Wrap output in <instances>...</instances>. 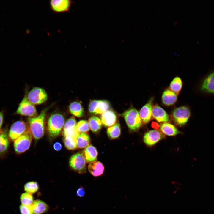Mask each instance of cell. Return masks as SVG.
<instances>
[{
	"instance_id": "cell-27",
	"label": "cell",
	"mask_w": 214,
	"mask_h": 214,
	"mask_svg": "<svg viewBox=\"0 0 214 214\" xmlns=\"http://www.w3.org/2000/svg\"><path fill=\"white\" fill-rule=\"evenodd\" d=\"M107 134L108 137L111 139L118 138L121 134L119 124L117 122L109 127L107 130Z\"/></svg>"
},
{
	"instance_id": "cell-13",
	"label": "cell",
	"mask_w": 214,
	"mask_h": 214,
	"mask_svg": "<svg viewBox=\"0 0 214 214\" xmlns=\"http://www.w3.org/2000/svg\"><path fill=\"white\" fill-rule=\"evenodd\" d=\"M164 137L159 130H153L147 132L143 137V141L147 145L151 146L155 144Z\"/></svg>"
},
{
	"instance_id": "cell-12",
	"label": "cell",
	"mask_w": 214,
	"mask_h": 214,
	"mask_svg": "<svg viewBox=\"0 0 214 214\" xmlns=\"http://www.w3.org/2000/svg\"><path fill=\"white\" fill-rule=\"evenodd\" d=\"M76 121L73 117H71L65 123L63 131V136H70L77 139L79 133L76 128Z\"/></svg>"
},
{
	"instance_id": "cell-5",
	"label": "cell",
	"mask_w": 214,
	"mask_h": 214,
	"mask_svg": "<svg viewBox=\"0 0 214 214\" xmlns=\"http://www.w3.org/2000/svg\"><path fill=\"white\" fill-rule=\"evenodd\" d=\"M86 163L83 153L79 152L72 155L69 161L71 168L79 174H84L86 172Z\"/></svg>"
},
{
	"instance_id": "cell-29",
	"label": "cell",
	"mask_w": 214,
	"mask_h": 214,
	"mask_svg": "<svg viewBox=\"0 0 214 214\" xmlns=\"http://www.w3.org/2000/svg\"><path fill=\"white\" fill-rule=\"evenodd\" d=\"M182 82L179 77L175 78L171 81L169 86V88L176 95H178L181 89Z\"/></svg>"
},
{
	"instance_id": "cell-23",
	"label": "cell",
	"mask_w": 214,
	"mask_h": 214,
	"mask_svg": "<svg viewBox=\"0 0 214 214\" xmlns=\"http://www.w3.org/2000/svg\"><path fill=\"white\" fill-rule=\"evenodd\" d=\"M160 128L163 133L168 136H174L180 133L174 125L167 122L161 124Z\"/></svg>"
},
{
	"instance_id": "cell-11",
	"label": "cell",
	"mask_w": 214,
	"mask_h": 214,
	"mask_svg": "<svg viewBox=\"0 0 214 214\" xmlns=\"http://www.w3.org/2000/svg\"><path fill=\"white\" fill-rule=\"evenodd\" d=\"M108 102L105 100H93L89 105L90 112L95 114H102L108 110L110 107Z\"/></svg>"
},
{
	"instance_id": "cell-18",
	"label": "cell",
	"mask_w": 214,
	"mask_h": 214,
	"mask_svg": "<svg viewBox=\"0 0 214 214\" xmlns=\"http://www.w3.org/2000/svg\"><path fill=\"white\" fill-rule=\"evenodd\" d=\"M88 170L92 176L97 177L103 174L104 168L103 165L101 162L95 161L89 163L88 166Z\"/></svg>"
},
{
	"instance_id": "cell-14",
	"label": "cell",
	"mask_w": 214,
	"mask_h": 214,
	"mask_svg": "<svg viewBox=\"0 0 214 214\" xmlns=\"http://www.w3.org/2000/svg\"><path fill=\"white\" fill-rule=\"evenodd\" d=\"M153 100V98H150L147 103L142 107L139 112L140 117L144 123H148L151 119L152 115V103Z\"/></svg>"
},
{
	"instance_id": "cell-15",
	"label": "cell",
	"mask_w": 214,
	"mask_h": 214,
	"mask_svg": "<svg viewBox=\"0 0 214 214\" xmlns=\"http://www.w3.org/2000/svg\"><path fill=\"white\" fill-rule=\"evenodd\" d=\"M200 89L204 92L214 94V72L210 73L203 80Z\"/></svg>"
},
{
	"instance_id": "cell-19",
	"label": "cell",
	"mask_w": 214,
	"mask_h": 214,
	"mask_svg": "<svg viewBox=\"0 0 214 214\" xmlns=\"http://www.w3.org/2000/svg\"><path fill=\"white\" fill-rule=\"evenodd\" d=\"M82 153L87 163H91L97 160L98 152L96 148L92 145L87 147Z\"/></svg>"
},
{
	"instance_id": "cell-2",
	"label": "cell",
	"mask_w": 214,
	"mask_h": 214,
	"mask_svg": "<svg viewBox=\"0 0 214 214\" xmlns=\"http://www.w3.org/2000/svg\"><path fill=\"white\" fill-rule=\"evenodd\" d=\"M64 124L63 116L59 114L51 115L48 122V129L50 136L54 138L60 133Z\"/></svg>"
},
{
	"instance_id": "cell-4",
	"label": "cell",
	"mask_w": 214,
	"mask_h": 214,
	"mask_svg": "<svg viewBox=\"0 0 214 214\" xmlns=\"http://www.w3.org/2000/svg\"><path fill=\"white\" fill-rule=\"evenodd\" d=\"M32 138V135L29 128L25 133L14 141V147L15 152L20 154L28 150Z\"/></svg>"
},
{
	"instance_id": "cell-22",
	"label": "cell",
	"mask_w": 214,
	"mask_h": 214,
	"mask_svg": "<svg viewBox=\"0 0 214 214\" xmlns=\"http://www.w3.org/2000/svg\"><path fill=\"white\" fill-rule=\"evenodd\" d=\"M177 100V95L171 90L166 89L162 94V101L166 105L170 106L174 104Z\"/></svg>"
},
{
	"instance_id": "cell-28",
	"label": "cell",
	"mask_w": 214,
	"mask_h": 214,
	"mask_svg": "<svg viewBox=\"0 0 214 214\" xmlns=\"http://www.w3.org/2000/svg\"><path fill=\"white\" fill-rule=\"evenodd\" d=\"M63 142L65 147L68 150L77 148L76 138L70 136H64Z\"/></svg>"
},
{
	"instance_id": "cell-33",
	"label": "cell",
	"mask_w": 214,
	"mask_h": 214,
	"mask_svg": "<svg viewBox=\"0 0 214 214\" xmlns=\"http://www.w3.org/2000/svg\"><path fill=\"white\" fill-rule=\"evenodd\" d=\"M21 214H33L32 209L31 205H21L19 207Z\"/></svg>"
},
{
	"instance_id": "cell-30",
	"label": "cell",
	"mask_w": 214,
	"mask_h": 214,
	"mask_svg": "<svg viewBox=\"0 0 214 214\" xmlns=\"http://www.w3.org/2000/svg\"><path fill=\"white\" fill-rule=\"evenodd\" d=\"M24 187L26 192L30 194L36 193L39 188L38 183L35 181H30L27 182L24 185Z\"/></svg>"
},
{
	"instance_id": "cell-10",
	"label": "cell",
	"mask_w": 214,
	"mask_h": 214,
	"mask_svg": "<svg viewBox=\"0 0 214 214\" xmlns=\"http://www.w3.org/2000/svg\"><path fill=\"white\" fill-rule=\"evenodd\" d=\"M72 1L69 0H52L50 1L51 9L56 13H62L69 11Z\"/></svg>"
},
{
	"instance_id": "cell-25",
	"label": "cell",
	"mask_w": 214,
	"mask_h": 214,
	"mask_svg": "<svg viewBox=\"0 0 214 214\" xmlns=\"http://www.w3.org/2000/svg\"><path fill=\"white\" fill-rule=\"evenodd\" d=\"M69 108L70 112L74 116L78 117L83 116L84 112V109L79 102H72L70 104Z\"/></svg>"
},
{
	"instance_id": "cell-26",
	"label": "cell",
	"mask_w": 214,
	"mask_h": 214,
	"mask_svg": "<svg viewBox=\"0 0 214 214\" xmlns=\"http://www.w3.org/2000/svg\"><path fill=\"white\" fill-rule=\"evenodd\" d=\"M88 123L91 130L93 133H97L101 129L102 123L100 119L95 116L90 117L88 120Z\"/></svg>"
},
{
	"instance_id": "cell-24",
	"label": "cell",
	"mask_w": 214,
	"mask_h": 214,
	"mask_svg": "<svg viewBox=\"0 0 214 214\" xmlns=\"http://www.w3.org/2000/svg\"><path fill=\"white\" fill-rule=\"evenodd\" d=\"M90 141V137L87 133L79 134L76 139L77 148L79 149L86 148L89 145Z\"/></svg>"
},
{
	"instance_id": "cell-3",
	"label": "cell",
	"mask_w": 214,
	"mask_h": 214,
	"mask_svg": "<svg viewBox=\"0 0 214 214\" xmlns=\"http://www.w3.org/2000/svg\"><path fill=\"white\" fill-rule=\"evenodd\" d=\"M123 116L129 128L133 131L138 130L142 125L139 112L135 108H131L125 112Z\"/></svg>"
},
{
	"instance_id": "cell-7",
	"label": "cell",
	"mask_w": 214,
	"mask_h": 214,
	"mask_svg": "<svg viewBox=\"0 0 214 214\" xmlns=\"http://www.w3.org/2000/svg\"><path fill=\"white\" fill-rule=\"evenodd\" d=\"M27 98L33 104H41L46 101L48 99L47 94L44 89L39 87H35L28 93Z\"/></svg>"
},
{
	"instance_id": "cell-32",
	"label": "cell",
	"mask_w": 214,
	"mask_h": 214,
	"mask_svg": "<svg viewBox=\"0 0 214 214\" xmlns=\"http://www.w3.org/2000/svg\"><path fill=\"white\" fill-rule=\"evenodd\" d=\"M20 199L21 204L25 205H31L34 202L33 196L27 192L23 193L21 195Z\"/></svg>"
},
{
	"instance_id": "cell-9",
	"label": "cell",
	"mask_w": 214,
	"mask_h": 214,
	"mask_svg": "<svg viewBox=\"0 0 214 214\" xmlns=\"http://www.w3.org/2000/svg\"><path fill=\"white\" fill-rule=\"evenodd\" d=\"M173 116L175 122L178 125H182L187 122L191 115L188 108L183 106L175 109L173 112Z\"/></svg>"
},
{
	"instance_id": "cell-17",
	"label": "cell",
	"mask_w": 214,
	"mask_h": 214,
	"mask_svg": "<svg viewBox=\"0 0 214 214\" xmlns=\"http://www.w3.org/2000/svg\"><path fill=\"white\" fill-rule=\"evenodd\" d=\"M152 115L159 122H166L169 119V115L166 111L157 105L152 107Z\"/></svg>"
},
{
	"instance_id": "cell-34",
	"label": "cell",
	"mask_w": 214,
	"mask_h": 214,
	"mask_svg": "<svg viewBox=\"0 0 214 214\" xmlns=\"http://www.w3.org/2000/svg\"><path fill=\"white\" fill-rule=\"evenodd\" d=\"M85 193L84 188L81 186L77 190L76 195L79 197H83L85 196Z\"/></svg>"
},
{
	"instance_id": "cell-20",
	"label": "cell",
	"mask_w": 214,
	"mask_h": 214,
	"mask_svg": "<svg viewBox=\"0 0 214 214\" xmlns=\"http://www.w3.org/2000/svg\"><path fill=\"white\" fill-rule=\"evenodd\" d=\"M32 206L33 214H42L49 209L48 206L45 202L38 199L34 201Z\"/></svg>"
},
{
	"instance_id": "cell-6",
	"label": "cell",
	"mask_w": 214,
	"mask_h": 214,
	"mask_svg": "<svg viewBox=\"0 0 214 214\" xmlns=\"http://www.w3.org/2000/svg\"><path fill=\"white\" fill-rule=\"evenodd\" d=\"M16 113L17 114L30 117H35L38 116L35 106L29 102L26 96H25L20 103Z\"/></svg>"
},
{
	"instance_id": "cell-1",
	"label": "cell",
	"mask_w": 214,
	"mask_h": 214,
	"mask_svg": "<svg viewBox=\"0 0 214 214\" xmlns=\"http://www.w3.org/2000/svg\"><path fill=\"white\" fill-rule=\"evenodd\" d=\"M48 109L43 110L37 117L28 118L29 129L36 139H40L44 135L45 113Z\"/></svg>"
},
{
	"instance_id": "cell-16",
	"label": "cell",
	"mask_w": 214,
	"mask_h": 214,
	"mask_svg": "<svg viewBox=\"0 0 214 214\" xmlns=\"http://www.w3.org/2000/svg\"><path fill=\"white\" fill-rule=\"evenodd\" d=\"M117 116L115 113L111 110H108L102 114L101 121L105 127H110L116 123Z\"/></svg>"
},
{
	"instance_id": "cell-36",
	"label": "cell",
	"mask_w": 214,
	"mask_h": 214,
	"mask_svg": "<svg viewBox=\"0 0 214 214\" xmlns=\"http://www.w3.org/2000/svg\"><path fill=\"white\" fill-rule=\"evenodd\" d=\"M4 119L3 113L2 111H0V129L3 124Z\"/></svg>"
},
{
	"instance_id": "cell-8",
	"label": "cell",
	"mask_w": 214,
	"mask_h": 214,
	"mask_svg": "<svg viewBox=\"0 0 214 214\" xmlns=\"http://www.w3.org/2000/svg\"><path fill=\"white\" fill-rule=\"evenodd\" d=\"M28 129V125L24 122L20 120L16 121L11 126L8 137L10 140L14 141Z\"/></svg>"
},
{
	"instance_id": "cell-31",
	"label": "cell",
	"mask_w": 214,
	"mask_h": 214,
	"mask_svg": "<svg viewBox=\"0 0 214 214\" xmlns=\"http://www.w3.org/2000/svg\"><path fill=\"white\" fill-rule=\"evenodd\" d=\"M76 128L78 133L80 134L86 133L89 130L90 128L88 122L85 120H81L76 124Z\"/></svg>"
},
{
	"instance_id": "cell-35",
	"label": "cell",
	"mask_w": 214,
	"mask_h": 214,
	"mask_svg": "<svg viewBox=\"0 0 214 214\" xmlns=\"http://www.w3.org/2000/svg\"><path fill=\"white\" fill-rule=\"evenodd\" d=\"M54 148L56 150L59 151L62 148V145L60 143L56 142L54 144Z\"/></svg>"
},
{
	"instance_id": "cell-21",
	"label": "cell",
	"mask_w": 214,
	"mask_h": 214,
	"mask_svg": "<svg viewBox=\"0 0 214 214\" xmlns=\"http://www.w3.org/2000/svg\"><path fill=\"white\" fill-rule=\"evenodd\" d=\"M9 141L7 131L0 129V155L4 154L7 151Z\"/></svg>"
}]
</instances>
